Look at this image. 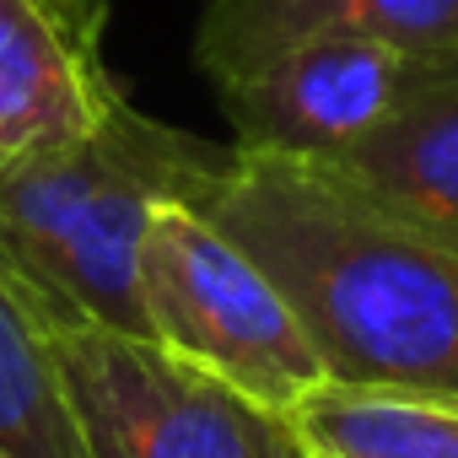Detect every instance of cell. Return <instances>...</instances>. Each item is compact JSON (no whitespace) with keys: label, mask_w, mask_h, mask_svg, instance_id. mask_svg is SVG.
I'll list each match as a JSON object with an SVG mask.
<instances>
[{"label":"cell","mask_w":458,"mask_h":458,"mask_svg":"<svg viewBox=\"0 0 458 458\" xmlns=\"http://www.w3.org/2000/svg\"><path fill=\"white\" fill-rule=\"evenodd\" d=\"M318 458H324V453H318Z\"/></svg>","instance_id":"obj_12"},{"label":"cell","mask_w":458,"mask_h":458,"mask_svg":"<svg viewBox=\"0 0 458 458\" xmlns=\"http://www.w3.org/2000/svg\"><path fill=\"white\" fill-rule=\"evenodd\" d=\"M324 173L361 199L458 243V65L437 71L399 119L324 162Z\"/></svg>","instance_id":"obj_8"},{"label":"cell","mask_w":458,"mask_h":458,"mask_svg":"<svg viewBox=\"0 0 458 458\" xmlns=\"http://www.w3.org/2000/svg\"><path fill=\"white\" fill-rule=\"evenodd\" d=\"M49 340L92 458H318L292 410L259 404L146 335L55 318Z\"/></svg>","instance_id":"obj_4"},{"label":"cell","mask_w":458,"mask_h":458,"mask_svg":"<svg viewBox=\"0 0 458 458\" xmlns=\"http://www.w3.org/2000/svg\"><path fill=\"white\" fill-rule=\"evenodd\" d=\"M0 458H12V453H0Z\"/></svg>","instance_id":"obj_11"},{"label":"cell","mask_w":458,"mask_h":458,"mask_svg":"<svg viewBox=\"0 0 458 458\" xmlns=\"http://www.w3.org/2000/svg\"><path fill=\"white\" fill-rule=\"evenodd\" d=\"M146 329L162 351L210 377L297 410L329 383L324 356L281 281L194 205H162L140 249Z\"/></svg>","instance_id":"obj_3"},{"label":"cell","mask_w":458,"mask_h":458,"mask_svg":"<svg viewBox=\"0 0 458 458\" xmlns=\"http://www.w3.org/2000/svg\"><path fill=\"white\" fill-rule=\"evenodd\" d=\"M0 453L12 458H92L49 324L0 270Z\"/></svg>","instance_id":"obj_9"},{"label":"cell","mask_w":458,"mask_h":458,"mask_svg":"<svg viewBox=\"0 0 458 458\" xmlns=\"http://www.w3.org/2000/svg\"><path fill=\"white\" fill-rule=\"evenodd\" d=\"M292 420L324 458H458V399L324 383Z\"/></svg>","instance_id":"obj_10"},{"label":"cell","mask_w":458,"mask_h":458,"mask_svg":"<svg viewBox=\"0 0 458 458\" xmlns=\"http://www.w3.org/2000/svg\"><path fill=\"white\" fill-rule=\"evenodd\" d=\"M103 28V0H0V173L92 135L124 98Z\"/></svg>","instance_id":"obj_6"},{"label":"cell","mask_w":458,"mask_h":458,"mask_svg":"<svg viewBox=\"0 0 458 458\" xmlns=\"http://www.w3.org/2000/svg\"><path fill=\"white\" fill-rule=\"evenodd\" d=\"M313 33H356L431 65H458V0H210L194 60L210 81H226Z\"/></svg>","instance_id":"obj_7"},{"label":"cell","mask_w":458,"mask_h":458,"mask_svg":"<svg viewBox=\"0 0 458 458\" xmlns=\"http://www.w3.org/2000/svg\"><path fill=\"white\" fill-rule=\"evenodd\" d=\"M233 146L140 114L130 98L55 151L0 173V270L38 318L146 335L140 249L162 205H205Z\"/></svg>","instance_id":"obj_2"},{"label":"cell","mask_w":458,"mask_h":458,"mask_svg":"<svg viewBox=\"0 0 458 458\" xmlns=\"http://www.w3.org/2000/svg\"><path fill=\"white\" fill-rule=\"evenodd\" d=\"M437 71L447 65L415 60L377 38L313 33L210 87L238 151L324 167L399 119Z\"/></svg>","instance_id":"obj_5"},{"label":"cell","mask_w":458,"mask_h":458,"mask_svg":"<svg viewBox=\"0 0 458 458\" xmlns=\"http://www.w3.org/2000/svg\"><path fill=\"white\" fill-rule=\"evenodd\" d=\"M194 210L281 281L329 383L458 399V243L361 199L313 162L238 146Z\"/></svg>","instance_id":"obj_1"}]
</instances>
